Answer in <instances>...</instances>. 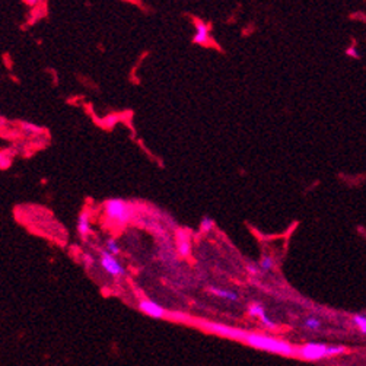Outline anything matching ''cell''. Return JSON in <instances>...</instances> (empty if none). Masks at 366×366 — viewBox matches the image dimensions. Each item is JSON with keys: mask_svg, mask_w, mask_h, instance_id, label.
<instances>
[{"mask_svg": "<svg viewBox=\"0 0 366 366\" xmlns=\"http://www.w3.org/2000/svg\"><path fill=\"white\" fill-rule=\"evenodd\" d=\"M8 161L12 162V156L8 158V152L3 150V152H2V156H0V168H2V169H6V168L11 165V163H8Z\"/></svg>", "mask_w": 366, "mask_h": 366, "instance_id": "obj_20", "label": "cell"}, {"mask_svg": "<svg viewBox=\"0 0 366 366\" xmlns=\"http://www.w3.org/2000/svg\"><path fill=\"white\" fill-rule=\"evenodd\" d=\"M260 266L258 264H253V263H248L247 264V271L250 273V274H254V276H257L258 273H260Z\"/></svg>", "mask_w": 366, "mask_h": 366, "instance_id": "obj_21", "label": "cell"}, {"mask_svg": "<svg viewBox=\"0 0 366 366\" xmlns=\"http://www.w3.org/2000/svg\"><path fill=\"white\" fill-rule=\"evenodd\" d=\"M21 130L22 133L27 136H38L44 133V129L40 127L38 124L35 123H29V121H22L21 123Z\"/></svg>", "mask_w": 366, "mask_h": 366, "instance_id": "obj_11", "label": "cell"}, {"mask_svg": "<svg viewBox=\"0 0 366 366\" xmlns=\"http://www.w3.org/2000/svg\"><path fill=\"white\" fill-rule=\"evenodd\" d=\"M108 253H111L112 256H118L120 254V244H118V241L115 239V238H108L107 241H105V247H104Z\"/></svg>", "mask_w": 366, "mask_h": 366, "instance_id": "obj_15", "label": "cell"}, {"mask_svg": "<svg viewBox=\"0 0 366 366\" xmlns=\"http://www.w3.org/2000/svg\"><path fill=\"white\" fill-rule=\"evenodd\" d=\"M139 310L143 314H146L150 318H155V320H163L168 315L162 305H159V303H156V302H153L150 299L140 300L139 302Z\"/></svg>", "mask_w": 366, "mask_h": 366, "instance_id": "obj_6", "label": "cell"}, {"mask_svg": "<svg viewBox=\"0 0 366 366\" xmlns=\"http://www.w3.org/2000/svg\"><path fill=\"white\" fill-rule=\"evenodd\" d=\"M209 292L219 299L228 300V302H239V295L235 290H229V289H223V287H217V286H212L209 287Z\"/></svg>", "mask_w": 366, "mask_h": 366, "instance_id": "obj_9", "label": "cell"}, {"mask_svg": "<svg viewBox=\"0 0 366 366\" xmlns=\"http://www.w3.org/2000/svg\"><path fill=\"white\" fill-rule=\"evenodd\" d=\"M215 228V220L210 216H203L200 220V231L204 233H209V232L213 231Z\"/></svg>", "mask_w": 366, "mask_h": 366, "instance_id": "obj_16", "label": "cell"}, {"mask_svg": "<svg viewBox=\"0 0 366 366\" xmlns=\"http://www.w3.org/2000/svg\"><path fill=\"white\" fill-rule=\"evenodd\" d=\"M245 344L263 350L267 353H274V354H280V356H298V347L289 344L285 340L277 339V337H271L267 334H260V333H247L244 339Z\"/></svg>", "mask_w": 366, "mask_h": 366, "instance_id": "obj_1", "label": "cell"}, {"mask_svg": "<svg viewBox=\"0 0 366 366\" xmlns=\"http://www.w3.org/2000/svg\"><path fill=\"white\" fill-rule=\"evenodd\" d=\"M78 226V233L82 236V239H86L88 236H89V233H91V215H89V212H86V210H83L79 217H78V223H76Z\"/></svg>", "mask_w": 366, "mask_h": 366, "instance_id": "obj_8", "label": "cell"}, {"mask_svg": "<svg viewBox=\"0 0 366 366\" xmlns=\"http://www.w3.org/2000/svg\"><path fill=\"white\" fill-rule=\"evenodd\" d=\"M302 326H303L305 330H308V331L317 333V331H320V330L323 328V323H321V320L317 318V317H308V318L303 320V324H302Z\"/></svg>", "mask_w": 366, "mask_h": 366, "instance_id": "obj_12", "label": "cell"}, {"mask_svg": "<svg viewBox=\"0 0 366 366\" xmlns=\"http://www.w3.org/2000/svg\"><path fill=\"white\" fill-rule=\"evenodd\" d=\"M344 353H346L344 346L327 344V343H318V341H310V343L298 347L299 357H302L305 360H311V362L336 357V356H341Z\"/></svg>", "mask_w": 366, "mask_h": 366, "instance_id": "obj_2", "label": "cell"}, {"mask_svg": "<svg viewBox=\"0 0 366 366\" xmlns=\"http://www.w3.org/2000/svg\"><path fill=\"white\" fill-rule=\"evenodd\" d=\"M263 312H266V308H264L260 302H253V303H250V307H248V314H250L253 318H258Z\"/></svg>", "mask_w": 366, "mask_h": 366, "instance_id": "obj_18", "label": "cell"}, {"mask_svg": "<svg viewBox=\"0 0 366 366\" xmlns=\"http://www.w3.org/2000/svg\"><path fill=\"white\" fill-rule=\"evenodd\" d=\"M258 321L266 327L267 330H276V328H277V324L274 323V320H271L267 312H263V314L258 317Z\"/></svg>", "mask_w": 366, "mask_h": 366, "instance_id": "obj_17", "label": "cell"}, {"mask_svg": "<svg viewBox=\"0 0 366 366\" xmlns=\"http://www.w3.org/2000/svg\"><path fill=\"white\" fill-rule=\"evenodd\" d=\"M206 331L212 333V334H216L220 337H226V339L236 340V341H244L245 336H247V331L241 330V328H235L231 326H225V324H219V323H213V321H203L202 323Z\"/></svg>", "mask_w": 366, "mask_h": 366, "instance_id": "obj_4", "label": "cell"}, {"mask_svg": "<svg viewBox=\"0 0 366 366\" xmlns=\"http://www.w3.org/2000/svg\"><path fill=\"white\" fill-rule=\"evenodd\" d=\"M25 2H27L29 6H35V5H37V3H38L40 0H25Z\"/></svg>", "mask_w": 366, "mask_h": 366, "instance_id": "obj_22", "label": "cell"}, {"mask_svg": "<svg viewBox=\"0 0 366 366\" xmlns=\"http://www.w3.org/2000/svg\"><path fill=\"white\" fill-rule=\"evenodd\" d=\"M99 266L107 271L111 277H123L126 276V269L121 266V263L117 260L115 256L108 253L105 248L99 250Z\"/></svg>", "mask_w": 366, "mask_h": 366, "instance_id": "obj_5", "label": "cell"}, {"mask_svg": "<svg viewBox=\"0 0 366 366\" xmlns=\"http://www.w3.org/2000/svg\"><path fill=\"white\" fill-rule=\"evenodd\" d=\"M82 260H83V264H85L86 269H94V267H95V258H94V256L85 253V254L82 256Z\"/></svg>", "mask_w": 366, "mask_h": 366, "instance_id": "obj_19", "label": "cell"}, {"mask_svg": "<svg viewBox=\"0 0 366 366\" xmlns=\"http://www.w3.org/2000/svg\"><path fill=\"white\" fill-rule=\"evenodd\" d=\"M353 324L356 326V328L359 330V333L365 334L366 336V315L363 314H356L352 317Z\"/></svg>", "mask_w": 366, "mask_h": 366, "instance_id": "obj_14", "label": "cell"}, {"mask_svg": "<svg viewBox=\"0 0 366 366\" xmlns=\"http://www.w3.org/2000/svg\"><path fill=\"white\" fill-rule=\"evenodd\" d=\"M194 28H196V32L193 35V42L199 44V45H206L210 41V28H209V25L202 19H196Z\"/></svg>", "mask_w": 366, "mask_h": 366, "instance_id": "obj_7", "label": "cell"}, {"mask_svg": "<svg viewBox=\"0 0 366 366\" xmlns=\"http://www.w3.org/2000/svg\"><path fill=\"white\" fill-rule=\"evenodd\" d=\"M104 215L111 223L118 226H126L133 219V207L127 200L120 197L108 199L104 203Z\"/></svg>", "mask_w": 366, "mask_h": 366, "instance_id": "obj_3", "label": "cell"}, {"mask_svg": "<svg viewBox=\"0 0 366 366\" xmlns=\"http://www.w3.org/2000/svg\"><path fill=\"white\" fill-rule=\"evenodd\" d=\"M258 266H260V269L261 271H264V273H269L274 269V260L271 256L269 254H264L263 257L260 258V261H258Z\"/></svg>", "mask_w": 366, "mask_h": 366, "instance_id": "obj_13", "label": "cell"}, {"mask_svg": "<svg viewBox=\"0 0 366 366\" xmlns=\"http://www.w3.org/2000/svg\"><path fill=\"white\" fill-rule=\"evenodd\" d=\"M176 245H178V253L182 257H189L191 251V242L190 238L184 233H178V239H176Z\"/></svg>", "mask_w": 366, "mask_h": 366, "instance_id": "obj_10", "label": "cell"}]
</instances>
